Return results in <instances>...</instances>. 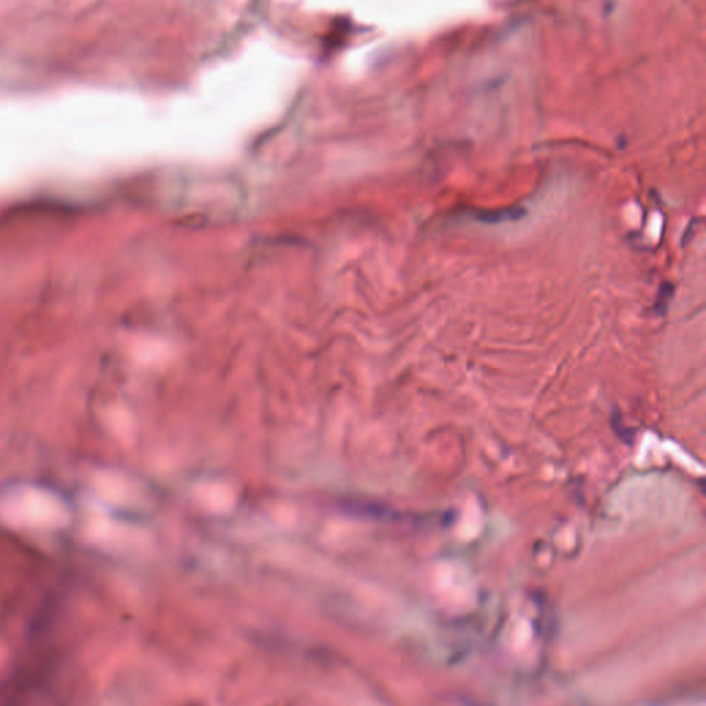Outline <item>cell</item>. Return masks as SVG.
<instances>
[{"instance_id":"cell-1","label":"cell","mask_w":706,"mask_h":706,"mask_svg":"<svg viewBox=\"0 0 706 706\" xmlns=\"http://www.w3.org/2000/svg\"><path fill=\"white\" fill-rule=\"evenodd\" d=\"M524 210L521 207H509V209H502V210H493V211H478L473 213L472 218L482 223V224H502L507 221H514L519 220L524 216Z\"/></svg>"}]
</instances>
